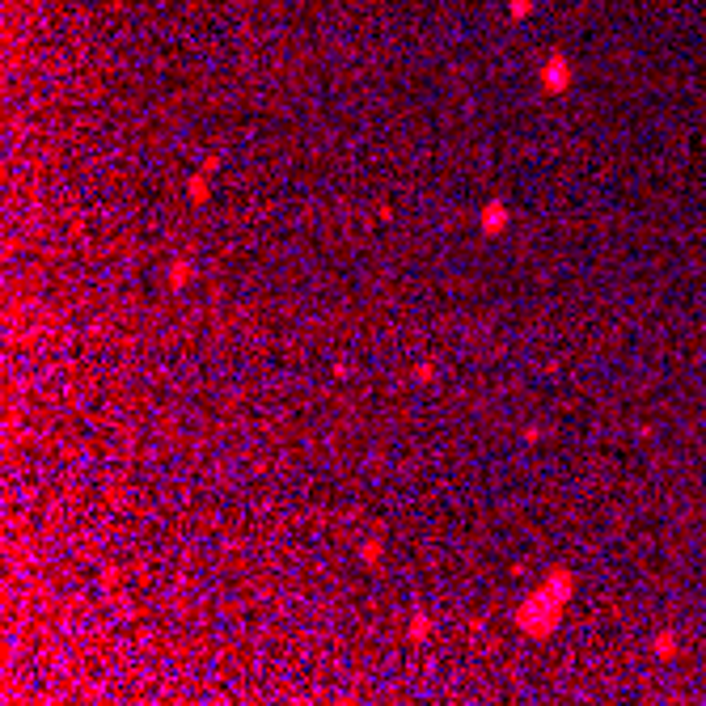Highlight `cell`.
I'll list each match as a JSON object with an SVG mask.
<instances>
[{
	"label": "cell",
	"instance_id": "6da1fadb",
	"mask_svg": "<svg viewBox=\"0 0 706 706\" xmlns=\"http://www.w3.org/2000/svg\"><path fill=\"white\" fill-rule=\"evenodd\" d=\"M571 588H575V575L571 571H550L546 579L537 584V592H529L524 596V605L516 609V626L524 630V634H533V639H546L554 626H559V618H563V609H567V601H571Z\"/></svg>",
	"mask_w": 706,
	"mask_h": 706
},
{
	"label": "cell",
	"instance_id": "7a4b0ae2",
	"mask_svg": "<svg viewBox=\"0 0 706 706\" xmlns=\"http://www.w3.org/2000/svg\"><path fill=\"white\" fill-rule=\"evenodd\" d=\"M504 225H508V207L504 203H486L482 207V233H504Z\"/></svg>",
	"mask_w": 706,
	"mask_h": 706
},
{
	"label": "cell",
	"instance_id": "3957f363",
	"mask_svg": "<svg viewBox=\"0 0 706 706\" xmlns=\"http://www.w3.org/2000/svg\"><path fill=\"white\" fill-rule=\"evenodd\" d=\"M656 656H660V660H673V656H677V634H673V630H660V634H656Z\"/></svg>",
	"mask_w": 706,
	"mask_h": 706
},
{
	"label": "cell",
	"instance_id": "277c9868",
	"mask_svg": "<svg viewBox=\"0 0 706 706\" xmlns=\"http://www.w3.org/2000/svg\"><path fill=\"white\" fill-rule=\"evenodd\" d=\"M186 275H191V258H178V262L170 266V288L178 292V288L186 284Z\"/></svg>",
	"mask_w": 706,
	"mask_h": 706
},
{
	"label": "cell",
	"instance_id": "5b68a950",
	"mask_svg": "<svg viewBox=\"0 0 706 706\" xmlns=\"http://www.w3.org/2000/svg\"><path fill=\"white\" fill-rule=\"evenodd\" d=\"M360 559L368 567H376V559H381V541H368V546H360Z\"/></svg>",
	"mask_w": 706,
	"mask_h": 706
},
{
	"label": "cell",
	"instance_id": "8992f818",
	"mask_svg": "<svg viewBox=\"0 0 706 706\" xmlns=\"http://www.w3.org/2000/svg\"><path fill=\"white\" fill-rule=\"evenodd\" d=\"M410 639H415V643H423V639H427V618H423V613H415V618H410Z\"/></svg>",
	"mask_w": 706,
	"mask_h": 706
},
{
	"label": "cell",
	"instance_id": "52a82bcc",
	"mask_svg": "<svg viewBox=\"0 0 706 706\" xmlns=\"http://www.w3.org/2000/svg\"><path fill=\"white\" fill-rule=\"evenodd\" d=\"M191 199H195V203H203V199H207V182H203V178H195V182H191Z\"/></svg>",
	"mask_w": 706,
	"mask_h": 706
}]
</instances>
